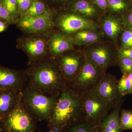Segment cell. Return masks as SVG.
Instances as JSON below:
<instances>
[{"mask_svg": "<svg viewBox=\"0 0 132 132\" xmlns=\"http://www.w3.org/2000/svg\"><path fill=\"white\" fill-rule=\"evenodd\" d=\"M28 83L48 96H57L67 86L54 59L47 58L29 65L25 71Z\"/></svg>", "mask_w": 132, "mask_h": 132, "instance_id": "1", "label": "cell"}, {"mask_svg": "<svg viewBox=\"0 0 132 132\" xmlns=\"http://www.w3.org/2000/svg\"><path fill=\"white\" fill-rule=\"evenodd\" d=\"M82 120L81 94L67 86L58 96L47 121L48 125H57L65 130Z\"/></svg>", "mask_w": 132, "mask_h": 132, "instance_id": "2", "label": "cell"}, {"mask_svg": "<svg viewBox=\"0 0 132 132\" xmlns=\"http://www.w3.org/2000/svg\"><path fill=\"white\" fill-rule=\"evenodd\" d=\"M59 95L48 96L28 83L21 90V101L28 112L37 121H47Z\"/></svg>", "mask_w": 132, "mask_h": 132, "instance_id": "3", "label": "cell"}, {"mask_svg": "<svg viewBox=\"0 0 132 132\" xmlns=\"http://www.w3.org/2000/svg\"><path fill=\"white\" fill-rule=\"evenodd\" d=\"M37 122L21 101L14 109L0 119V126L5 132H36Z\"/></svg>", "mask_w": 132, "mask_h": 132, "instance_id": "4", "label": "cell"}, {"mask_svg": "<svg viewBox=\"0 0 132 132\" xmlns=\"http://www.w3.org/2000/svg\"><path fill=\"white\" fill-rule=\"evenodd\" d=\"M84 120L98 126L112 109L108 102L97 94L89 92L81 94Z\"/></svg>", "mask_w": 132, "mask_h": 132, "instance_id": "5", "label": "cell"}, {"mask_svg": "<svg viewBox=\"0 0 132 132\" xmlns=\"http://www.w3.org/2000/svg\"><path fill=\"white\" fill-rule=\"evenodd\" d=\"M106 71L85 57L82 69L70 87L81 94L93 91L106 74Z\"/></svg>", "mask_w": 132, "mask_h": 132, "instance_id": "6", "label": "cell"}, {"mask_svg": "<svg viewBox=\"0 0 132 132\" xmlns=\"http://www.w3.org/2000/svg\"><path fill=\"white\" fill-rule=\"evenodd\" d=\"M53 59L59 67L66 85L71 86L85 63L84 53L82 54L71 50Z\"/></svg>", "mask_w": 132, "mask_h": 132, "instance_id": "7", "label": "cell"}, {"mask_svg": "<svg viewBox=\"0 0 132 132\" xmlns=\"http://www.w3.org/2000/svg\"><path fill=\"white\" fill-rule=\"evenodd\" d=\"M20 48L27 55L29 65L50 57L48 39L41 36L22 37L18 40Z\"/></svg>", "mask_w": 132, "mask_h": 132, "instance_id": "8", "label": "cell"}, {"mask_svg": "<svg viewBox=\"0 0 132 132\" xmlns=\"http://www.w3.org/2000/svg\"><path fill=\"white\" fill-rule=\"evenodd\" d=\"M58 16L57 23L60 28L68 34H73L82 30H94L98 26L94 22L75 12L65 10Z\"/></svg>", "mask_w": 132, "mask_h": 132, "instance_id": "9", "label": "cell"}, {"mask_svg": "<svg viewBox=\"0 0 132 132\" xmlns=\"http://www.w3.org/2000/svg\"><path fill=\"white\" fill-rule=\"evenodd\" d=\"M54 10L50 9L43 14L34 16H22L17 20V26L28 34H38L45 32L53 25Z\"/></svg>", "mask_w": 132, "mask_h": 132, "instance_id": "10", "label": "cell"}, {"mask_svg": "<svg viewBox=\"0 0 132 132\" xmlns=\"http://www.w3.org/2000/svg\"><path fill=\"white\" fill-rule=\"evenodd\" d=\"M118 80L114 76L106 74L93 91L106 101L112 109L121 105L122 96L118 88Z\"/></svg>", "mask_w": 132, "mask_h": 132, "instance_id": "11", "label": "cell"}, {"mask_svg": "<svg viewBox=\"0 0 132 132\" xmlns=\"http://www.w3.org/2000/svg\"><path fill=\"white\" fill-rule=\"evenodd\" d=\"M85 57L96 65L106 69L119 62V57L106 45L100 44L90 47L84 53Z\"/></svg>", "mask_w": 132, "mask_h": 132, "instance_id": "12", "label": "cell"}, {"mask_svg": "<svg viewBox=\"0 0 132 132\" xmlns=\"http://www.w3.org/2000/svg\"><path fill=\"white\" fill-rule=\"evenodd\" d=\"M27 84L25 71H17L0 65V89L22 90Z\"/></svg>", "mask_w": 132, "mask_h": 132, "instance_id": "13", "label": "cell"}, {"mask_svg": "<svg viewBox=\"0 0 132 132\" xmlns=\"http://www.w3.org/2000/svg\"><path fill=\"white\" fill-rule=\"evenodd\" d=\"M21 94V90L0 89V119L19 105Z\"/></svg>", "mask_w": 132, "mask_h": 132, "instance_id": "14", "label": "cell"}, {"mask_svg": "<svg viewBox=\"0 0 132 132\" xmlns=\"http://www.w3.org/2000/svg\"><path fill=\"white\" fill-rule=\"evenodd\" d=\"M73 42L70 38L60 33L53 34L48 39L50 58L54 59L73 48Z\"/></svg>", "mask_w": 132, "mask_h": 132, "instance_id": "15", "label": "cell"}, {"mask_svg": "<svg viewBox=\"0 0 132 132\" xmlns=\"http://www.w3.org/2000/svg\"><path fill=\"white\" fill-rule=\"evenodd\" d=\"M64 8L65 10L75 12L86 18L97 16L101 10L91 0H73Z\"/></svg>", "mask_w": 132, "mask_h": 132, "instance_id": "16", "label": "cell"}, {"mask_svg": "<svg viewBox=\"0 0 132 132\" xmlns=\"http://www.w3.org/2000/svg\"><path fill=\"white\" fill-rule=\"evenodd\" d=\"M120 106L112 109L98 125L102 132H121L120 110Z\"/></svg>", "mask_w": 132, "mask_h": 132, "instance_id": "17", "label": "cell"}, {"mask_svg": "<svg viewBox=\"0 0 132 132\" xmlns=\"http://www.w3.org/2000/svg\"><path fill=\"white\" fill-rule=\"evenodd\" d=\"M119 19L113 15H109L104 19L102 28L104 33L109 38L114 40L120 32L122 28Z\"/></svg>", "mask_w": 132, "mask_h": 132, "instance_id": "18", "label": "cell"}, {"mask_svg": "<svg viewBox=\"0 0 132 132\" xmlns=\"http://www.w3.org/2000/svg\"><path fill=\"white\" fill-rule=\"evenodd\" d=\"M100 34L93 30H84L73 34L71 39L73 43L79 45L93 43L101 39Z\"/></svg>", "mask_w": 132, "mask_h": 132, "instance_id": "19", "label": "cell"}, {"mask_svg": "<svg viewBox=\"0 0 132 132\" xmlns=\"http://www.w3.org/2000/svg\"><path fill=\"white\" fill-rule=\"evenodd\" d=\"M50 9L45 0H33L28 9L21 16H38L44 13Z\"/></svg>", "mask_w": 132, "mask_h": 132, "instance_id": "20", "label": "cell"}, {"mask_svg": "<svg viewBox=\"0 0 132 132\" xmlns=\"http://www.w3.org/2000/svg\"><path fill=\"white\" fill-rule=\"evenodd\" d=\"M108 11L116 14L125 13L131 10V2L130 0H107Z\"/></svg>", "mask_w": 132, "mask_h": 132, "instance_id": "21", "label": "cell"}, {"mask_svg": "<svg viewBox=\"0 0 132 132\" xmlns=\"http://www.w3.org/2000/svg\"><path fill=\"white\" fill-rule=\"evenodd\" d=\"M95 126L92 123L82 120L72 125L64 132H90Z\"/></svg>", "mask_w": 132, "mask_h": 132, "instance_id": "22", "label": "cell"}, {"mask_svg": "<svg viewBox=\"0 0 132 132\" xmlns=\"http://www.w3.org/2000/svg\"><path fill=\"white\" fill-rule=\"evenodd\" d=\"M120 121L122 131L132 130V110H122L121 112Z\"/></svg>", "mask_w": 132, "mask_h": 132, "instance_id": "23", "label": "cell"}, {"mask_svg": "<svg viewBox=\"0 0 132 132\" xmlns=\"http://www.w3.org/2000/svg\"><path fill=\"white\" fill-rule=\"evenodd\" d=\"M118 88L122 97L130 94L132 90V86L127 75H123L120 79L118 80Z\"/></svg>", "mask_w": 132, "mask_h": 132, "instance_id": "24", "label": "cell"}, {"mask_svg": "<svg viewBox=\"0 0 132 132\" xmlns=\"http://www.w3.org/2000/svg\"><path fill=\"white\" fill-rule=\"evenodd\" d=\"M6 8L15 22L19 16L18 4L16 0H1Z\"/></svg>", "mask_w": 132, "mask_h": 132, "instance_id": "25", "label": "cell"}, {"mask_svg": "<svg viewBox=\"0 0 132 132\" xmlns=\"http://www.w3.org/2000/svg\"><path fill=\"white\" fill-rule=\"evenodd\" d=\"M119 62L123 75L132 72V60L126 58H119Z\"/></svg>", "mask_w": 132, "mask_h": 132, "instance_id": "26", "label": "cell"}, {"mask_svg": "<svg viewBox=\"0 0 132 132\" xmlns=\"http://www.w3.org/2000/svg\"><path fill=\"white\" fill-rule=\"evenodd\" d=\"M121 43L123 48H132V29H127L121 36Z\"/></svg>", "mask_w": 132, "mask_h": 132, "instance_id": "27", "label": "cell"}, {"mask_svg": "<svg viewBox=\"0 0 132 132\" xmlns=\"http://www.w3.org/2000/svg\"><path fill=\"white\" fill-rule=\"evenodd\" d=\"M0 20L7 21L10 24L15 22L8 10L0 0Z\"/></svg>", "mask_w": 132, "mask_h": 132, "instance_id": "28", "label": "cell"}, {"mask_svg": "<svg viewBox=\"0 0 132 132\" xmlns=\"http://www.w3.org/2000/svg\"><path fill=\"white\" fill-rule=\"evenodd\" d=\"M18 4L19 16H21L28 9L33 0H16Z\"/></svg>", "mask_w": 132, "mask_h": 132, "instance_id": "29", "label": "cell"}, {"mask_svg": "<svg viewBox=\"0 0 132 132\" xmlns=\"http://www.w3.org/2000/svg\"><path fill=\"white\" fill-rule=\"evenodd\" d=\"M73 1V0H45L49 7L51 5L60 6L63 7Z\"/></svg>", "mask_w": 132, "mask_h": 132, "instance_id": "30", "label": "cell"}, {"mask_svg": "<svg viewBox=\"0 0 132 132\" xmlns=\"http://www.w3.org/2000/svg\"><path fill=\"white\" fill-rule=\"evenodd\" d=\"M91 1L101 10L108 11V3L107 0H91Z\"/></svg>", "mask_w": 132, "mask_h": 132, "instance_id": "31", "label": "cell"}, {"mask_svg": "<svg viewBox=\"0 0 132 132\" xmlns=\"http://www.w3.org/2000/svg\"><path fill=\"white\" fill-rule=\"evenodd\" d=\"M119 58H126L132 60V48H123L119 53Z\"/></svg>", "mask_w": 132, "mask_h": 132, "instance_id": "32", "label": "cell"}, {"mask_svg": "<svg viewBox=\"0 0 132 132\" xmlns=\"http://www.w3.org/2000/svg\"><path fill=\"white\" fill-rule=\"evenodd\" d=\"M49 132H64L65 130L59 126L55 125H48Z\"/></svg>", "mask_w": 132, "mask_h": 132, "instance_id": "33", "label": "cell"}, {"mask_svg": "<svg viewBox=\"0 0 132 132\" xmlns=\"http://www.w3.org/2000/svg\"><path fill=\"white\" fill-rule=\"evenodd\" d=\"M9 24V23L7 21L0 20V33L6 31Z\"/></svg>", "mask_w": 132, "mask_h": 132, "instance_id": "34", "label": "cell"}, {"mask_svg": "<svg viewBox=\"0 0 132 132\" xmlns=\"http://www.w3.org/2000/svg\"><path fill=\"white\" fill-rule=\"evenodd\" d=\"M127 20L128 24L132 28V10H130V12L128 15Z\"/></svg>", "mask_w": 132, "mask_h": 132, "instance_id": "35", "label": "cell"}, {"mask_svg": "<svg viewBox=\"0 0 132 132\" xmlns=\"http://www.w3.org/2000/svg\"><path fill=\"white\" fill-rule=\"evenodd\" d=\"M90 132H102L98 126H95Z\"/></svg>", "mask_w": 132, "mask_h": 132, "instance_id": "36", "label": "cell"}, {"mask_svg": "<svg viewBox=\"0 0 132 132\" xmlns=\"http://www.w3.org/2000/svg\"><path fill=\"white\" fill-rule=\"evenodd\" d=\"M127 75L128 76V78H129V79H130V81H131V84L132 86L131 91H132V72L128 74Z\"/></svg>", "mask_w": 132, "mask_h": 132, "instance_id": "37", "label": "cell"}, {"mask_svg": "<svg viewBox=\"0 0 132 132\" xmlns=\"http://www.w3.org/2000/svg\"><path fill=\"white\" fill-rule=\"evenodd\" d=\"M4 132V131H3V129L2 128V127H1V126H0V132Z\"/></svg>", "mask_w": 132, "mask_h": 132, "instance_id": "38", "label": "cell"}, {"mask_svg": "<svg viewBox=\"0 0 132 132\" xmlns=\"http://www.w3.org/2000/svg\"><path fill=\"white\" fill-rule=\"evenodd\" d=\"M130 94H132V91H131V92H130Z\"/></svg>", "mask_w": 132, "mask_h": 132, "instance_id": "39", "label": "cell"}, {"mask_svg": "<svg viewBox=\"0 0 132 132\" xmlns=\"http://www.w3.org/2000/svg\"><path fill=\"white\" fill-rule=\"evenodd\" d=\"M130 1H132V0H130Z\"/></svg>", "mask_w": 132, "mask_h": 132, "instance_id": "40", "label": "cell"}]
</instances>
